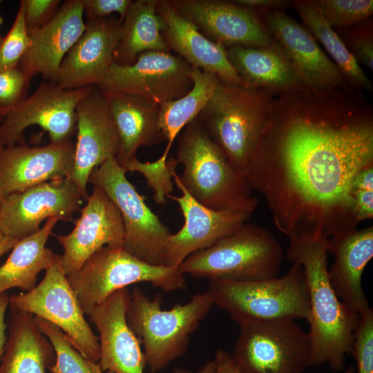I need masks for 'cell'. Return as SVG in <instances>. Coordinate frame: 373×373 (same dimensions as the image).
Here are the masks:
<instances>
[{"mask_svg": "<svg viewBox=\"0 0 373 373\" xmlns=\"http://www.w3.org/2000/svg\"><path fill=\"white\" fill-rule=\"evenodd\" d=\"M373 164V109L350 86L304 85L274 99L245 173L289 239L356 229L350 191Z\"/></svg>", "mask_w": 373, "mask_h": 373, "instance_id": "obj_1", "label": "cell"}, {"mask_svg": "<svg viewBox=\"0 0 373 373\" xmlns=\"http://www.w3.org/2000/svg\"><path fill=\"white\" fill-rule=\"evenodd\" d=\"M327 239L317 236L289 239L286 254L291 262L303 267L309 296V367L327 363L334 372L344 369L351 354L354 334L360 315L346 306L334 291L328 276Z\"/></svg>", "mask_w": 373, "mask_h": 373, "instance_id": "obj_2", "label": "cell"}, {"mask_svg": "<svg viewBox=\"0 0 373 373\" xmlns=\"http://www.w3.org/2000/svg\"><path fill=\"white\" fill-rule=\"evenodd\" d=\"M188 193L201 204L218 211L253 213L258 199L245 175L236 171L195 118L179 134L176 158Z\"/></svg>", "mask_w": 373, "mask_h": 373, "instance_id": "obj_3", "label": "cell"}, {"mask_svg": "<svg viewBox=\"0 0 373 373\" xmlns=\"http://www.w3.org/2000/svg\"><path fill=\"white\" fill-rule=\"evenodd\" d=\"M275 95L219 77L213 95L196 117L230 165L244 175Z\"/></svg>", "mask_w": 373, "mask_h": 373, "instance_id": "obj_4", "label": "cell"}, {"mask_svg": "<svg viewBox=\"0 0 373 373\" xmlns=\"http://www.w3.org/2000/svg\"><path fill=\"white\" fill-rule=\"evenodd\" d=\"M160 294L153 298L133 287L126 312L127 324L144 347L146 363L158 373L187 352L191 334L214 305L208 291L195 294L185 304L161 308Z\"/></svg>", "mask_w": 373, "mask_h": 373, "instance_id": "obj_5", "label": "cell"}, {"mask_svg": "<svg viewBox=\"0 0 373 373\" xmlns=\"http://www.w3.org/2000/svg\"><path fill=\"white\" fill-rule=\"evenodd\" d=\"M283 249L267 229L245 222L211 247L189 255L178 267L184 275L248 282L278 276Z\"/></svg>", "mask_w": 373, "mask_h": 373, "instance_id": "obj_6", "label": "cell"}, {"mask_svg": "<svg viewBox=\"0 0 373 373\" xmlns=\"http://www.w3.org/2000/svg\"><path fill=\"white\" fill-rule=\"evenodd\" d=\"M214 305L239 325L278 318L307 320L309 296L304 270L292 262L283 276L248 282L209 280Z\"/></svg>", "mask_w": 373, "mask_h": 373, "instance_id": "obj_7", "label": "cell"}, {"mask_svg": "<svg viewBox=\"0 0 373 373\" xmlns=\"http://www.w3.org/2000/svg\"><path fill=\"white\" fill-rule=\"evenodd\" d=\"M178 267L153 265L121 248L104 247L76 271L66 276L84 313L88 315L114 292L137 283H150L169 292L186 288Z\"/></svg>", "mask_w": 373, "mask_h": 373, "instance_id": "obj_8", "label": "cell"}, {"mask_svg": "<svg viewBox=\"0 0 373 373\" xmlns=\"http://www.w3.org/2000/svg\"><path fill=\"white\" fill-rule=\"evenodd\" d=\"M231 358L240 373H303L309 367L311 341L291 318L240 325Z\"/></svg>", "mask_w": 373, "mask_h": 373, "instance_id": "obj_9", "label": "cell"}, {"mask_svg": "<svg viewBox=\"0 0 373 373\" xmlns=\"http://www.w3.org/2000/svg\"><path fill=\"white\" fill-rule=\"evenodd\" d=\"M126 172L111 158L92 171L88 183L101 188L119 209L124 231L123 249L149 264L164 265L171 233L146 204V196L128 181Z\"/></svg>", "mask_w": 373, "mask_h": 373, "instance_id": "obj_10", "label": "cell"}, {"mask_svg": "<svg viewBox=\"0 0 373 373\" xmlns=\"http://www.w3.org/2000/svg\"><path fill=\"white\" fill-rule=\"evenodd\" d=\"M60 257L45 270L43 279L32 289L12 294L9 308L30 313L55 325L87 359L97 363L100 356L99 338L85 318L62 269Z\"/></svg>", "mask_w": 373, "mask_h": 373, "instance_id": "obj_11", "label": "cell"}, {"mask_svg": "<svg viewBox=\"0 0 373 373\" xmlns=\"http://www.w3.org/2000/svg\"><path fill=\"white\" fill-rule=\"evenodd\" d=\"M193 68L177 55L146 51L131 65L113 62L97 86L140 97L154 105L178 99L193 87Z\"/></svg>", "mask_w": 373, "mask_h": 373, "instance_id": "obj_12", "label": "cell"}, {"mask_svg": "<svg viewBox=\"0 0 373 373\" xmlns=\"http://www.w3.org/2000/svg\"><path fill=\"white\" fill-rule=\"evenodd\" d=\"M93 87L64 89L54 82H41L4 117L0 145L15 146L25 129L33 125L47 131L51 142L70 141L77 131V106Z\"/></svg>", "mask_w": 373, "mask_h": 373, "instance_id": "obj_13", "label": "cell"}, {"mask_svg": "<svg viewBox=\"0 0 373 373\" xmlns=\"http://www.w3.org/2000/svg\"><path fill=\"white\" fill-rule=\"evenodd\" d=\"M83 201L70 177L12 193L5 197L0 210V232L20 240L39 231L44 220L71 221Z\"/></svg>", "mask_w": 373, "mask_h": 373, "instance_id": "obj_14", "label": "cell"}, {"mask_svg": "<svg viewBox=\"0 0 373 373\" xmlns=\"http://www.w3.org/2000/svg\"><path fill=\"white\" fill-rule=\"evenodd\" d=\"M208 39L226 48L263 47L274 42L259 14L233 1L168 0Z\"/></svg>", "mask_w": 373, "mask_h": 373, "instance_id": "obj_15", "label": "cell"}, {"mask_svg": "<svg viewBox=\"0 0 373 373\" xmlns=\"http://www.w3.org/2000/svg\"><path fill=\"white\" fill-rule=\"evenodd\" d=\"M171 175L182 195L169 194L168 198L178 204L184 222L176 233H171L169 238L164 265L178 267L191 254L208 248L236 231L249 220L252 213L209 209L188 193L175 169L172 171Z\"/></svg>", "mask_w": 373, "mask_h": 373, "instance_id": "obj_16", "label": "cell"}, {"mask_svg": "<svg viewBox=\"0 0 373 373\" xmlns=\"http://www.w3.org/2000/svg\"><path fill=\"white\" fill-rule=\"evenodd\" d=\"M66 235L54 234L63 248L60 257L66 276L77 271L93 254L104 247H123L124 231L120 212L99 186L93 192Z\"/></svg>", "mask_w": 373, "mask_h": 373, "instance_id": "obj_17", "label": "cell"}, {"mask_svg": "<svg viewBox=\"0 0 373 373\" xmlns=\"http://www.w3.org/2000/svg\"><path fill=\"white\" fill-rule=\"evenodd\" d=\"M258 14L274 41L293 65L303 85L317 89L350 86L339 68L323 51L305 27L284 10Z\"/></svg>", "mask_w": 373, "mask_h": 373, "instance_id": "obj_18", "label": "cell"}, {"mask_svg": "<svg viewBox=\"0 0 373 373\" xmlns=\"http://www.w3.org/2000/svg\"><path fill=\"white\" fill-rule=\"evenodd\" d=\"M76 117L77 142L71 178L86 200L90 173L106 160L115 158L119 140L104 93L97 86L78 103Z\"/></svg>", "mask_w": 373, "mask_h": 373, "instance_id": "obj_19", "label": "cell"}, {"mask_svg": "<svg viewBox=\"0 0 373 373\" xmlns=\"http://www.w3.org/2000/svg\"><path fill=\"white\" fill-rule=\"evenodd\" d=\"M75 149L71 141L33 147L0 145V189L4 197L46 182L71 178Z\"/></svg>", "mask_w": 373, "mask_h": 373, "instance_id": "obj_20", "label": "cell"}, {"mask_svg": "<svg viewBox=\"0 0 373 373\" xmlns=\"http://www.w3.org/2000/svg\"><path fill=\"white\" fill-rule=\"evenodd\" d=\"M122 20H86L81 37L64 58L55 82L64 89L98 86L114 62Z\"/></svg>", "mask_w": 373, "mask_h": 373, "instance_id": "obj_21", "label": "cell"}, {"mask_svg": "<svg viewBox=\"0 0 373 373\" xmlns=\"http://www.w3.org/2000/svg\"><path fill=\"white\" fill-rule=\"evenodd\" d=\"M129 298L128 289H121L88 315L99 334L97 364L103 372L144 373L145 356L126 319Z\"/></svg>", "mask_w": 373, "mask_h": 373, "instance_id": "obj_22", "label": "cell"}, {"mask_svg": "<svg viewBox=\"0 0 373 373\" xmlns=\"http://www.w3.org/2000/svg\"><path fill=\"white\" fill-rule=\"evenodd\" d=\"M86 28L83 0H67L55 15L30 35V45L19 68L30 77L55 82L59 66Z\"/></svg>", "mask_w": 373, "mask_h": 373, "instance_id": "obj_23", "label": "cell"}, {"mask_svg": "<svg viewBox=\"0 0 373 373\" xmlns=\"http://www.w3.org/2000/svg\"><path fill=\"white\" fill-rule=\"evenodd\" d=\"M327 251L335 257L328 276L338 298L359 315L365 313L371 307L361 278L373 256V226L345 231L328 238Z\"/></svg>", "mask_w": 373, "mask_h": 373, "instance_id": "obj_24", "label": "cell"}, {"mask_svg": "<svg viewBox=\"0 0 373 373\" xmlns=\"http://www.w3.org/2000/svg\"><path fill=\"white\" fill-rule=\"evenodd\" d=\"M156 10L166 24L162 34L170 50L175 52L192 67L243 85L228 59L224 46L206 37L192 22L180 15L168 0H158Z\"/></svg>", "mask_w": 373, "mask_h": 373, "instance_id": "obj_25", "label": "cell"}, {"mask_svg": "<svg viewBox=\"0 0 373 373\" xmlns=\"http://www.w3.org/2000/svg\"><path fill=\"white\" fill-rule=\"evenodd\" d=\"M102 92L117 133L119 148L115 160L121 166L137 158L139 148L165 140L159 123V106L131 95Z\"/></svg>", "mask_w": 373, "mask_h": 373, "instance_id": "obj_26", "label": "cell"}, {"mask_svg": "<svg viewBox=\"0 0 373 373\" xmlns=\"http://www.w3.org/2000/svg\"><path fill=\"white\" fill-rule=\"evenodd\" d=\"M227 54L247 87L280 94L303 85L293 65L274 41L263 47L232 46L227 48Z\"/></svg>", "mask_w": 373, "mask_h": 373, "instance_id": "obj_27", "label": "cell"}, {"mask_svg": "<svg viewBox=\"0 0 373 373\" xmlns=\"http://www.w3.org/2000/svg\"><path fill=\"white\" fill-rule=\"evenodd\" d=\"M0 373H46L55 361L54 348L30 313L10 309Z\"/></svg>", "mask_w": 373, "mask_h": 373, "instance_id": "obj_28", "label": "cell"}, {"mask_svg": "<svg viewBox=\"0 0 373 373\" xmlns=\"http://www.w3.org/2000/svg\"><path fill=\"white\" fill-rule=\"evenodd\" d=\"M57 218L48 219L37 232L18 240L6 261L0 266V296L18 288L28 292L37 285V276L59 257L46 246Z\"/></svg>", "mask_w": 373, "mask_h": 373, "instance_id": "obj_29", "label": "cell"}, {"mask_svg": "<svg viewBox=\"0 0 373 373\" xmlns=\"http://www.w3.org/2000/svg\"><path fill=\"white\" fill-rule=\"evenodd\" d=\"M157 2L158 0L133 1L122 20L114 62L131 65L144 52H170L162 34L166 24L156 10Z\"/></svg>", "mask_w": 373, "mask_h": 373, "instance_id": "obj_30", "label": "cell"}, {"mask_svg": "<svg viewBox=\"0 0 373 373\" xmlns=\"http://www.w3.org/2000/svg\"><path fill=\"white\" fill-rule=\"evenodd\" d=\"M192 68V88L182 97L159 106V123L167 144L163 154L153 162L157 169L167 167L168 155L175 139L186 125L196 118L218 86V76Z\"/></svg>", "mask_w": 373, "mask_h": 373, "instance_id": "obj_31", "label": "cell"}, {"mask_svg": "<svg viewBox=\"0 0 373 373\" xmlns=\"http://www.w3.org/2000/svg\"><path fill=\"white\" fill-rule=\"evenodd\" d=\"M291 6L298 13L305 28L325 48L349 86L362 92L372 91L371 80L312 0H293Z\"/></svg>", "mask_w": 373, "mask_h": 373, "instance_id": "obj_32", "label": "cell"}, {"mask_svg": "<svg viewBox=\"0 0 373 373\" xmlns=\"http://www.w3.org/2000/svg\"><path fill=\"white\" fill-rule=\"evenodd\" d=\"M34 316L36 324L55 350V363L48 367L51 373H104L97 363L91 362L79 351L59 327L46 319Z\"/></svg>", "mask_w": 373, "mask_h": 373, "instance_id": "obj_33", "label": "cell"}, {"mask_svg": "<svg viewBox=\"0 0 373 373\" xmlns=\"http://www.w3.org/2000/svg\"><path fill=\"white\" fill-rule=\"evenodd\" d=\"M327 23L334 30L356 26L370 18L372 0H312Z\"/></svg>", "mask_w": 373, "mask_h": 373, "instance_id": "obj_34", "label": "cell"}, {"mask_svg": "<svg viewBox=\"0 0 373 373\" xmlns=\"http://www.w3.org/2000/svg\"><path fill=\"white\" fill-rule=\"evenodd\" d=\"M30 42L23 7L19 3L15 21L6 37L0 43V71L18 67Z\"/></svg>", "mask_w": 373, "mask_h": 373, "instance_id": "obj_35", "label": "cell"}, {"mask_svg": "<svg viewBox=\"0 0 373 373\" xmlns=\"http://www.w3.org/2000/svg\"><path fill=\"white\" fill-rule=\"evenodd\" d=\"M347 50L358 64L373 70V23L370 17L350 28L338 30Z\"/></svg>", "mask_w": 373, "mask_h": 373, "instance_id": "obj_36", "label": "cell"}, {"mask_svg": "<svg viewBox=\"0 0 373 373\" xmlns=\"http://www.w3.org/2000/svg\"><path fill=\"white\" fill-rule=\"evenodd\" d=\"M358 373H373V309L360 315L354 330L351 354Z\"/></svg>", "mask_w": 373, "mask_h": 373, "instance_id": "obj_37", "label": "cell"}, {"mask_svg": "<svg viewBox=\"0 0 373 373\" xmlns=\"http://www.w3.org/2000/svg\"><path fill=\"white\" fill-rule=\"evenodd\" d=\"M356 223L373 218V168L361 169L354 177L350 191Z\"/></svg>", "mask_w": 373, "mask_h": 373, "instance_id": "obj_38", "label": "cell"}, {"mask_svg": "<svg viewBox=\"0 0 373 373\" xmlns=\"http://www.w3.org/2000/svg\"><path fill=\"white\" fill-rule=\"evenodd\" d=\"M32 77L19 67L0 71V116L6 117L27 96Z\"/></svg>", "mask_w": 373, "mask_h": 373, "instance_id": "obj_39", "label": "cell"}, {"mask_svg": "<svg viewBox=\"0 0 373 373\" xmlns=\"http://www.w3.org/2000/svg\"><path fill=\"white\" fill-rule=\"evenodd\" d=\"M26 26L32 35L47 23L56 13L60 0H21Z\"/></svg>", "mask_w": 373, "mask_h": 373, "instance_id": "obj_40", "label": "cell"}, {"mask_svg": "<svg viewBox=\"0 0 373 373\" xmlns=\"http://www.w3.org/2000/svg\"><path fill=\"white\" fill-rule=\"evenodd\" d=\"M84 15L87 20L108 17L114 13L119 15L122 20L125 17L132 0H83Z\"/></svg>", "mask_w": 373, "mask_h": 373, "instance_id": "obj_41", "label": "cell"}, {"mask_svg": "<svg viewBox=\"0 0 373 373\" xmlns=\"http://www.w3.org/2000/svg\"><path fill=\"white\" fill-rule=\"evenodd\" d=\"M235 3L255 10L257 12L284 10L291 6L292 1L288 0H233Z\"/></svg>", "mask_w": 373, "mask_h": 373, "instance_id": "obj_42", "label": "cell"}, {"mask_svg": "<svg viewBox=\"0 0 373 373\" xmlns=\"http://www.w3.org/2000/svg\"><path fill=\"white\" fill-rule=\"evenodd\" d=\"M215 373H240L231 354L224 349H218L214 355Z\"/></svg>", "mask_w": 373, "mask_h": 373, "instance_id": "obj_43", "label": "cell"}, {"mask_svg": "<svg viewBox=\"0 0 373 373\" xmlns=\"http://www.w3.org/2000/svg\"><path fill=\"white\" fill-rule=\"evenodd\" d=\"M10 296L6 293L0 296V361L5 351L7 336L6 330L7 324L5 322V316L9 307Z\"/></svg>", "mask_w": 373, "mask_h": 373, "instance_id": "obj_44", "label": "cell"}, {"mask_svg": "<svg viewBox=\"0 0 373 373\" xmlns=\"http://www.w3.org/2000/svg\"><path fill=\"white\" fill-rule=\"evenodd\" d=\"M17 241V239L6 236L0 232V257L10 251Z\"/></svg>", "mask_w": 373, "mask_h": 373, "instance_id": "obj_45", "label": "cell"}, {"mask_svg": "<svg viewBox=\"0 0 373 373\" xmlns=\"http://www.w3.org/2000/svg\"><path fill=\"white\" fill-rule=\"evenodd\" d=\"M216 366L213 360H208L197 373H215ZM173 373H191L189 370L175 367Z\"/></svg>", "mask_w": 373, "mask_h": 373, "instance_id": "obj_46", "label": "cell"}, {"mask_svg": "<svg viewBox=\"0 0 373 373\" xmlns=\"http://www.w3.org/2000/svg\"><path fill=\"white\" fill-rule=\"evenodd\" d=\"M355 367L354 366L348 367L343 373H354Z\"/></svg>", "mask_w": 373, "mask_h": 373, "instance_id": "obj_47", "label": "cell"}, {"mask_svg": "<svg viewBox=\"0 0 373 373\" xmlns=\"http://www.w3.org/2000/svg\"><path fill=\"white\" fill-rule=\"evenodd\" d=\"M4 198H5V197H4L3 193L1 192V190L0 189V210H1V208L2 204L3 203Z\"/></svg>", "mask_w": 373, "mask_h": 373, "instance_id": "obj_48", "label": "cell"}, {"mask_svg": "<svg viewBox=\"0 0 373 373\" xmlns=\"http://www.w3.org/2000/svg\"><path fill=\"white\" fill-rule=\"evenodd\" d=\"M1 1L0 0V6H1ZM3 18L0 15V27H1V23H3Z\"/></svg>", "mask_w": 373, "mask_h": 373, "instance_id": "obj_49", "label": "cell"}, {"mask_svg": "<svg viewBox=\"0 0 373 373\" xmlns=\"http://www.w3.org/2000/svg\"><path fill=\"white\" fill-rule=\"evenodd\" d=\"M105 373H113V372L107 371V372H105Z\"/></svg>", "mask_w": 373, "mask_h": 373, "instance_id": "obj_50", "label": "cell"}]
</instances>
